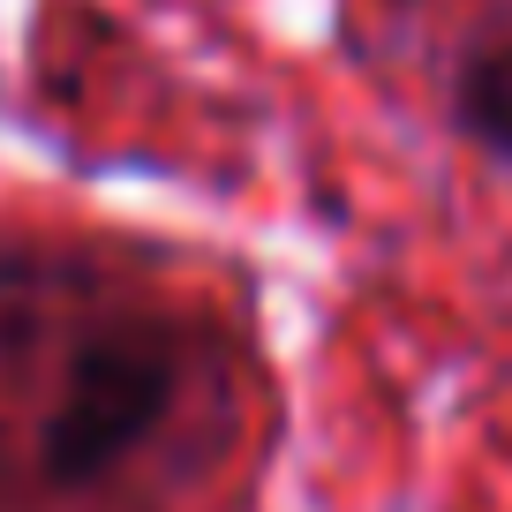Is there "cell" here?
<instances>
[{"label": "cell", "mask_w": 512, "mask_h": 512, "mask_svg": "<svg viewBox=\"0 0 512 512\" xmlns=\"http://www.w3.org/2000/svg\"><path fill=\"white\" fill-rule=\"evenodd\" d=\"M452 113L490 159L512 166V38H482L452 76Z\"/></svg>", "instance_id": "cell-2"}, {"label": "cell", "mask_w": 512, "mask_h": 512, "mask_svg": "<svg viewBox=\"0 0 512 512\" xmlns=\"http://www.w3.org/2000/svg\"><path fill=\"white\" fill-rule=\"evenodd\" d=\"M181 400V347L166 324L91 332L38 422V475L53 490H91L144 445Z\"/></svg>", "instance_id": "cell-1"}]
</instances>
